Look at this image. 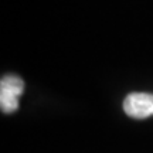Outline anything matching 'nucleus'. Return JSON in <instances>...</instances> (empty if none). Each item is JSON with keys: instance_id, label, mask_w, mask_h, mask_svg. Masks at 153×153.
<instances>
[{"instance_id": "nucleus-1", "label": "nucleus", "mask_w": 153, "mask_h": 153, "mask_svg": "<svg viewBox=\"0 0 153 153\" xmlns=\"http://www.w3.org/2000/svg\"><path fill=\"white\" fill-rule=\"evenodd\" d=\"M24 92V82L17 75H6L0 81V108L4 114L19 109V98Z\"/></svg>"}, {"instance_id": "nucleus-2", "label": "nucleus", "mask_w": 153, "mask_h": 153, "mask_svg": "<svg viewBox=\"0 0 153 153\" xmlns=\"http://www.w3.org/2000/svg\"><path fill=\"white\" fill-rule=\"evenodd\" d=\"M123 111L133 119H148L153 116V94L132 92L123 101Z\"/></svg>"}]
</instances>
